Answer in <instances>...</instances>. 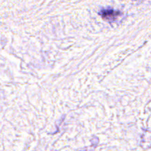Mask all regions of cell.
Instances as JSON below:
<instances>
[{
    "mask_svg": "<svg viewBox=\"0 0 151 151\" xmlns=\"http://www.w3.org/2000/svg\"><path fill=\"white\" fill-rule=\"evenodd\" d=\"M116 14V12L114 11V10H105L103 12L102 15L104 18H111L112 16H115Z\"/></svg>",
    "mask_w": 151,
    "mask_h": 151,
    "instance_id": "6da1fadb",
    "label": "cell"
}]
</instances>
